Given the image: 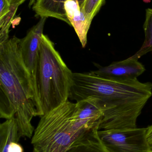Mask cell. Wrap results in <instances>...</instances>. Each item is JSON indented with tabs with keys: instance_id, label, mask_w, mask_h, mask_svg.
Instances as JSON below:
<instances>
[{
	"instance_id": "6da1fadb",
	"label": "cell",
	"mask_w": 152,
	"mask_h": 152,
	"mask_svg": "<svg viewBox=\"0 0 152 152\" xmlns=\"http://www.w3.org/2000/svg\"><path fill=\"white\" fill-rule=\"evenodd\" d=\"M152 95V84L138 80L117 81L95 74L73 73L69 99H93L103 113L99 130L137 128L138 117Z\"/></svg>"
},
{
	"instance_id": "7a4b0ae2",
	"label": "cell",
	"mask_w": 152,
	"mask_h": 152,
	"mask_svg": "<svg viewBox=\"0 0 152 152\" xmlns=\"http://www.w3.org/2000/svg\"><path fill=\"white\" fill-rule=\"evenodd\" d=\"M20 39L13 36L0 45V117H15L20 137L32 138L35 117L42 116L32 75L19 49Z\"/></svg>"
},
{
	"instance_id": "3957f363",
	"label": "cell",
	"mask_w": 152,
	"mask_h": 152,
	"mask_svg": "<svg viewBox=\"0 0 152 152\" xmlns=\"http://www.w3.org/2000/svg\"><path fill=\"white\" fill-rule=\"evenodd\" d=\"M73 74L54 43L43 34L34 78L41 117L68 101Z\"/></svg>"
},
{
	"instance_id": "277c9868",
	"label": "cell",
	"mask_w": 152,
	"mask_h": 152,
	"mask_svg": "<svg viewBox=\"0 0 152 152\" xmlns=\"http://www.w3.org/2000/svg\"><path fill=\"white\" fill-rule=\"evenodd\" d=\"M75 106L68 101L40 117L31 139L33 152H66L80 138L99 129L76 118Z\"/></svg>"
},
{
	"instance_id": "5b68a950",
	"label": "cell",
	"mask_w": 152,
	"mask_h": 152,
	"mask_svg": "<svg viewBox=\"0 0 152 152\" xmlns=\"http://www.w3.org/2000/svg\"><path fill=\"white\" fill-rule=\"evenodd\" d=\"M145 128L125 130H99L98 135L107 152H150Z\"/></svg>"
},
{
	"instance_id": "8992f818",
	"label": "cell",
	"mask_w": 152,
	"mask_h": 152,
	"mask_svg": "<svg viewBox=\"0 0 152 152\" xmlns=\"http://www.w3.org/2000/svg\"><path fill=\"white\" fill-rule=\"evenodd\" d=\"M46 19V18H41L39 22L29 31L26 35L20 40L21 54L26 67L32 75L33 80Z\"/></svg>"
},
{
	"instance_id": "52a82bcc",
	"label": "cell",
	"mask_w": 152,
	"mask_h": 152,
	"mask_svg": "<svg viewBox=\"0 0 152 152\" xmlns=\"http://www.w3.org/2000/svg\"><path fill=\"white\" fill-rule=\"evenodd\" d=\"M145 70L144 66L138 60L130 57L125 60L112 62L107 66L101 67L93 72L107 79L126 81L137 79Z\"/></svg>"
},
{
	"instance_id": "ba28073f",
	"label": "cell",
	"mask_w": 152,
	"mask_h": 152,
	"mask_svg": "<svg viewBox=\"0 0 152 152\" xmlns=\"http://www.w3.org/2000/svg\"><path fill=\"white\" fill-rule=\"evenodd\" d=\"M65 9L70 26L74 28L82 47L84 48L92 20L80 9L79 3L74 0H68L65 3Z\"/></svg>"
},
{
	"instance_id": "9c48e42d",
	"label": "cell",
	"mask_w": 152,
	"mask_h": 152,
	"mask_svg": "<svg viewBox=\"0 0 152 152\" xmlns=\"http://www.w3.org/2000/svg\"><path fill=\"white\" fill-rule=\"evenodd\" d=\"M68 0H36L33 6L36 16L41 18H53L70 26L65 9Z\"/></svg>"
},
{
	"instance_id": "30bf717a",
	"label": "cell",
	"mask_w": 152,
	"mask_h": 152,
	"mask_svg": "<svg viewBox=\"0 0 152 152\" xmlns=\"http://www.w3.org/2000/svg\"><path fill=\"white\" fill-rule=\"evenodd\" d=\"M96 129L74 143L66 152H107L98 135Z\"/></svg>"
},
{
	"instance_id": "8fae6325",
	"label": "cell",
	"mask_w": 152,
	"mask_h": 152,
	"mask_svg": "<svg viewBox=\"0 0 152 152\" xmlns=\"http://www.w3.org/2000/svg\"><path fill=\"white\" fill-rule=\"evenodd\" d=\"M20 138L16 118L6 120L0 125V152H8L11 144L18 142Z\"/></svg>"
},
{
	"instance_id": "7c38bea8",
	"label": "cell",
	"mask_w": 152,
	"mask_h": 152,
	"mask_svg": "<svg viewBox=\"0 0 152 152\" xmlns=\"http://www.w3.org/2000/svg\"><path fill=\"white\" fill-rule=\"evenodd\" d=\"M145 40L140 50L131 58L138 60L148 52L152 51V8L146 9L145 19L143 25Z\"/></svg>"
},
{
	"instance_id": "4fadbf2b",
	"label": "cell",
	"mask_w": 152,
	"mask_h": 152,
	"mask_svg": "<svg viewBox=\"0 0 152 152\" xmlns=\"http://www.w3.org/2000/svg\"><path fill=\"white\" fill-rule=\"evenodd\" d=\"M11 8L10 11L4 17L0 18V45L9 40L10 28L13 20L17 9Z\"/></svg>"
},
{
	"instance_id": "5bb4252c",
	"label": "cell",
	"mask_w": 152,
	"mask_h": 152,
	"mask_svg": "<svg viewBox=\"0 0 152 152\" xmlns=\"http://www.w3.org/2000/svg\"><path fill=\"white\" fill-rule=\"evenodd\" d=\"M106 0H85L80 5V9L91 20L105 4Z\"/></svg>"
},
{
	"instance_id": "9a60e30c",
	"label": "cell",
	"mask_w": 152,
	"mask_h": 152,
	"mask_svg": "<svg viewBox=\"0 0 152 152\" xmlns=\"http://www.w3.org/2000/svg\"><path fill=\"white\" fill-rule=\"evenodd\" d=\"M8 152H24L23 147L18 142H13L11 144Z\"/></svg>"
},
{
	"instance_id": "2e32d148",
	"label": "cell",
	"mask_w": 152,
	"mask_h": 152,
	"mask_svg": "<svg viewBox=\"0 0 152 152\" xmlns=\"http://www.w3.org/2000/svg\"><path fill=\"white\" fill-rule=\"evenodd\" d=\"M146 139L150 152H152V125L146 128Z\"/></svg>"
},
{
	"instance_id": "e0dca14e",
	"label": "cell",
	"mask_w": 152,
	"mask_h": 152,
	"mask_svg": "<svg viewBox=\"0 0 152 152\" xmlns=\"http://www.w3.org/2000/svg\"><path fill=\"white\" fill-rule=\"evenodd\" d=\"M26 0H7L11 7L18 9V7L23 3Z\"/></svg>"
},
{
	"instance_id": "ac0fdd59",
	"label": "cell",
	"mask_w": 152,
	"mask_h": 152,
	"mask_svg": "<svg viewBox=\"0 0 152 152\" xmlns=\"http://www.w3.org/2000/svg\"><path fill=\"white\" fill-rule=\"evenodd\" d=\"M74 1L78 2L79 3V5H80L83 4V3L84 2V1L85 0H74Z\"/></svg>"
},
{
	"instance_id": "d6986e66",
	"label": "cell",
	"mask_w": 152,
	"mask_h": 152,
	"mask_svg": "<svg viewBox=\"0 0 152 152\" xmlns=\"http://www.w3.org/2000/svg\"></svg>"
}]
</instances>
